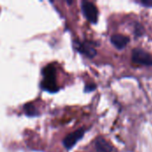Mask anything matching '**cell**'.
Returning <instances> with one entry per match:
<instances>
[{
    "mask_svg": "<svg viewBox=\"0 0 152 152\" xmlns=\"http://www.w3.org/2000/svg\"><path fill=\"white\" fill-rule=\"evenodd\" d=\"M44 79L41 82V88L49 93H56L59 91V86L56 83V69L53 64L45 66L42 69Z\"/></svg>",
    "mask_w": 152,
    "mask_h": 152,
    "instance_id": "6da1fadb",
    "label": "cell"
},
{
    "mask_svg": "<svg viewBox=\"0 0 152 152\" xmlns=\"http://www.w3.org/2000/svg\"><path fill=\"white\" fill-rule=\"evenodd\" d=\"M131 60L134 64L152 67V54L142 48H134L131 54Z\"/></svg>",
    "mask_w": 152,
    "mask_h": 152,
    "instance_id": "7a4b0ae2",
    "label": "cell"
},
{
    "mask_svg": "<svg viewBox=\"0 0 152 152\" xmlns=\"http://www.w3.org/2000/svg\"><path fill=\"white\" fill-rule=\"evenodd\" d=\"M81 9L88 21L93 24L97 23L99 18V11L94 3L89 1H83L81 4Z\"/></svg>",
    "mask_w": 152,
    "mask_h": 152,
    "instance_id": "3957f363",
    "label": "cell"
},
{
    "mask_svg": "<svg viewBox=\"0 0 152 152\" xmlns=\"http://www.w3.org/2000/svg\"><path fill=\"white\" fill-rule=\"evenodd\" d=\"M74 47L77 52L88 58H94L97 54V51L94 47V44L88 41H75Z\"/></svg>",
    "mask_w": 152,
    "mask_h": 152,
    "instance_id": "277c9868",
    "label": "cell"
},
{
    "mask_svg": "<svg viewBox=\"0 0 152 152\" xmlns=\"http://www.w3.org/2000/svg\"><path fill=\"white\" fill-rule=\"evenodd\" d=\"M85 133H86V130L84 128H80V129H77L75 132L70 133L69 134H68L63 139V142H62L64 147L67 150L72 149L77 144V142L84 137Z\"/></svg>",
    "mask_w": 152,
    "mask_h": 152,
    "instance_id": "5b68a950",
    "label": "cell"
},
{
    "mask_svg": "<svg viewBox=\"0 0 152 152\" xmlns=\"http://www.w3.org/2000/svg\"><path fill=\"white\" fill-rule=\"evenodd\" d=\"M95 150L97 152H118L117 149L105 138L99 136L94 142Z\"/></svg>",
    "mask_w": 152,
    "mask_h": 152,
    "instance_id": "8992f818",
    "label": "cell"
},
{
    "mask_svg": "<svg viewBox=\"0 0 152 152\" xmlns=\"http://www.w3.org/2000/svg\"><path fill=\"white\" fill-rule=\"evenodd\" d=\"M110 42L118 50H122L129 44L130 37L122 34H114L110 37Z\"/></svg>",
    "mask_w": 152,
    "mask_h": 152,
    "instance_id": "52a82bcc",
    "label": "cell"
},
{
    "mask_svg": "<svg viewBox=\"0 0 152 152\" xmlns=\"http://www.w3.org/2000/svg\"><path fill=\"white\" fill-rule=\"evenodd\" d=\"M24 111L25 113L29 117H35L38 115V111L37 108L32 103H28L24 106Z\"/></svg>",
    "mask_w": 152,
    "mask_h": 152,
    "instance_id": "ba28073f",
    "label": "cell"
},
{
    "mask_svg": "<svg viewBox=\"0 0 152 152\" xmlns=\"http://www.w3.org/2000/svg\"><path fill=\"white\" fill-rule=\"evenodd\" d=\"M134 33L135 35V37H142L145 33V29L144 27L140 23V22H135L134 23Z\"/></svg>",
    "mask_w": 152,
    "mask_h": 152,
    "instance_id": "9c48e42d",
    "label": "cell"
},
{
    "mask_svg": "<svg viewBox=\"0 0 152 152\" xmlns=\"http://www.w3.org/2000/svg\"><path fill=\"white\" fill-rule=\"evenodd\" d=\"M96 89V86L94 84H89V85H86V87H85V92L86 93H90V92H93Z\"/></svg>",
    "mask_w": 152,
    "mask_h": 152,
    "instance_id": "30bf717a",
    "label": "cell"
},
{
    "mask_svg": "<svg viewBox=\"0 0 152 152\" xmlns=\"http://www.w3.org/2000/svg\"><path fill=\"white\" fill-rule=\"evenodd\" d=\"M138 3L145 7L152 8V0H142V1H139Z\"/></svg>",
    "mask_w": 152,
    "mask_h": 152,
    "instance_id": "8fae6325",
    "label": "cell"
}]
</instances>
